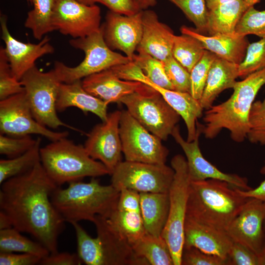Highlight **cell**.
I'll return each instance as SVG.
<instances>
[{"label": "cell", "instance_id": "obj_1", "mask_svg": "<svg viewBox=\"0 0 265 265\" xmlns=\"http://www.w3.org/2000/svg\"><path fill=\"white\" fill-rule=\"evenodd\" d=\"M0 185V212L8 217L12 227L33 237L50 253L58 252V239L65 221L51 200L58 186L41 162Z\"/></svg>", "mask_w": 265, "mask_h": 265}, {"label": "cell", "instance_id": "obj_2", "mask_svg": "<svg viewBox=\"0 0 265 265\" xmlns=\"http://www.w3.org/2000/svg\"><path fill=\"white\" fill-rule=\"evenodd\" d=\"M265 84V69L237 81L228 100L205 111L204 124L201 125L205 137L214 138L223 129H226L236 142H242L247 138L250 111L258 92Z\"/></svg>", "mask_w": 265, "mask_h": 265}, {"label": "cell", "instance_id": "obj_3", "mask_svg": "<svg viewBox=\"0 0 265 265\" xmlns=\"http://www.w3.org/2000/svg\"><path fill=\"white\" fill-rule=\"evenodd\" d=\"M249 199L240 195L237 187L225 181H190L186 217L226 231Z\"/></svg>", "mask_w": 265, "mask_h": 265}, {"label": "cell", "instance_id": "obj_4", "mask_svg": "<svg viewBox=\"0 0 265 265\" xmlns=\"http://www.w3.org/2000/svg\"><path fill=\"white\" fill-rule=\"evenodd\" d=\"M119 194L111 184L101 185L93 177L88 183L79 181L69 183L64 188L57 187L51 200L65 222H93L96 216H105L110 212Z\"/></svg>", "mask_w": 265, "mask_h": 265}, {"label": "cell", "instance_id": "obj_5", "mask_svg": "<svg viewBox=\"0 0 265 265\" xmlns=\"http://www.w3.org/2000/svg\"><path fill=\"white\" fill-rule=\"evenodd\" d=\"M97 237L92 238L78 222L70 224L75 230L77 254L87 265H150L138 256L132 245L114 231L101 215L93 221Z\"/></svg>", "mask_w": 265, "mask_h": 265}, {"label": "cell", "instance_id": "obj_6", "mask_svg": "<svg viewBox=\"0 0 265 265\" xmlns=\"http://www.w3.org/2000/svg\"><path fill=\"white\" fill-rule=\"evenodd\" d=\"M40 156L44 169L58 186L87 177L110 175L103 163L88 155L84 145L67 137L41 147Z\"/></svg>", "mask_w": 265, "mask_h": 265}, {"label": "cell", "instance_id": "obj_7", "mask_svg": "<svg viewBox=\"0 0 265 265\" xmlns=\"http://www.w3.org/2000/svg\"><path fill=\"white\" fill-rule=\"evenodd\" d=\"M69 43L74 48L82 51L85 56L80 63L73 67L55 61L54 70L63 83L81 80L90 75L132 61L127 56L113 51L107 46L101 27L99 31L86 37L71 39Z\"/></svg>", "mask_w": 265, "mask_h": 265}, {"label": "cell", "instance_id": "obj_8", "mask_svg": "<svg viewBox=\"0 0 265 265\" xmlns=\"http://www.w3.org/2000/svg\"><path fill=\"white\" fill-rule=\"evenodd\" d=\"M171 166L174 174L168 191V219L161 236L169 247L174 265H181L190 180L186 159L183 156L178 154L174 156L171 160Z\"/></svg>", "mask_w": 265, "mask_h": 265}, {"label": "cell", "instance_id": "obj_9", "mask_svg": "<svg viewBox=\"0 0 265 265\" xmlns=\"http://www.w3.org/2000/svg\"><path fill=\"white\" fill-rule=\"evenodd\" d=\"M119 103L140 124L161 140H166L180 116L162 96L150 86L122 98Z\"/></svg>", "mask_w": 265, "mask_h": 265}, {"label": "cell", "instance_id": "obj_10", "mask_svg": "<svg viewBox=\"0 0 265 265\" xmlns=\"http://www.w3.org/2000/svg\"><path fill=\"white\" fill-rule=\"evenodd\" d=\"M20 81L33 116L38 122L51 129L64 127L81 132L62 122L57 114L56 103L61 82L54 69L43 72L35 66L23 76Z\"/></svg>", "mask_w": 265, "mask_h": 265}, {"label": "cell", "instance_id": "obj_11", "mask_svg": "<svg viewBox=\"0 0 265 265\" xmlns=\"http://www.w3.org/2000/svg\"><path fill=\"white\" fill-rule=\"evenodd\" d=\"M174 171L165 164L125 160L112 172L111 185L120 191L126 188L143 192H168Z\"/></svg>", "mask_w": 265, "mask_h": 265}, {"label": "cell", "instance_id": "obj_12", "mask_svg": "<svg viewBox=\"0 0 265 265\" xmlns=\"http://www.w3.org/2000/svg\"><path fill=\"white\" fill-rule=\"evenodd\" d=\"M119 132L125 160L165 164L169 151L162 140L144 128L127 110L121 111Z\"/></svg>", "mask_w": 265, "mask_h": 265}, {"label": "cell", "instance_id": "obj_13", "mask_svg": "<svg viewBox=\"0 0 265 265\" xmlns=\"http://www.w3.org/2000/svg\"><path fill=\"white\" fill-rule=\"evenodd\" d=\"M0 132L10 136L34 134L54 141L67 137V131L54 132L38 122L24 92L0 101Z\"/></svg>", "mask_w": 265, "mask_h": 265}, {"label": "cell", "instance_id": "obj_14", "mask_svg": "<svg viewBox=\"0 0 265 265\" xmlns=\"http://www.w3.org/2000/svg\"><path fill=\"white\" fill-rule=\"evenodd\" d=\"M101 9L77 0H56L53 25L55 30L74 39L83 38L101 29Z\"/></svg>", "mask_w": 265, "mask_h": 265}, {"label": "cell", "instance_id": "obj_15", "mask_svg": "<svg viewBox=\"0 0 265 265\" xmlns=\"http://www.w3.org/2000/svg\"><path fill=\"white\" fill-rule=\"evenodd\" d=\"M121 111L108 114L107 119L95 125L87 134L84 147L93 159L103 163L110 175L122 161V144L119 132Z\"/></svg>", "mask_w": 265, "mask_h": 265}, {"label": "cell", "instance_id": "obj_16", "mask_svg": "<svg viewBox=\"0 0 265 265\" xmlns=\"http://www.w3.org/2000/svg\"><path fill=\"white\" fill-rule=\"evenodd\" d=\"M196 126V136L192 141L189 142L183 138L178 125L175 127L171 135L181 146L186 155L190 181L216 179L225 181L240 189L247 190L251 189L252 187L248 186L246 178L223 172L204 157L199 144V138L202 133V125L197 122Z\"/></svg>", "mask_w": 265, "mask_h": 265}, {"label": "cell", "instance_id": "obj_17", "mask_svg": "<svg viewBox=\"0 0 265 265\" xmlns=\"http://www.w3.org/2000/svg\"><path fill=\"white\" fill-rule=\"evenodd\" d=\"M265 202L249 198L226 232L234 241L246 246L258 255L265 245Z\"/></svg>", "mask_w": 265, "mask_h": 265}, {"label": "cell", "instance_id": "obj_18", "mask_svg": "<svg viewBox=\"0 0 265 265\" xmlns=\"http://www.w3.org/2000/svg\"><path fill=\"white\" fill-rule=\"evenodd\" d=\"M102 216L132 246L146 233L140 207L139 193L135 191L121 189L114 207Z\"/></svg>", "mask_w": 265, "mask_h": 265}, {"label": "cell", "instance_id": "obj_19", "mask_svg": "<svg viewBox=\"0 0 265 265\" xmlns=\"http://www.w3.org/2000/svg\"><path fill=\"white\" fill-rule=\"evenodd\" d=\"M1 39L4 42V52L12 75L19 80L42 56L53 53L54 48L50 43L48 36H44L37 44L24 43L15 39L10 34L7 25V18H0Z\"/></svg>", "mask_w": 265, "mask_h": 265}, {"label": "cell", "instance_id": "obj_20", "mask_svg": "<svg viewBox=\"0 0 265 265\" xmlns=\"http://www.w3.org/2000/svg\"><path fill=\"white\" fill-rule=\"evenodd\" d=\"M142 12L125 15L109 11L101 27L107 46L112 50L121 51L132 61L142 37Z\"/></svg>", "mask_w": 265, "mask_h": 265}, {"label": "cell", "instance_id": "obj_21", "mask_svg": "<svg viewBox=\"0 0 265 265\" xmlns=\"http://www.w3.org/2000/svg\"><path fill=\"white\" fill-rule=\"evenodd\" d=\"M142 35L136 52L161 61L171 57L175 35L172 30L160 22L157 14L150 10H142Z\"/></svg>", "mask_w": 265, "mask_h": 265}, {"label": "cell", "instance_id": "obj_22", "mask_svg": "<svg viewBox=\"0 0 265 265\" xmlns=\"http://www.w3.org/2000/svg\"><path fill=\"white\" fill-rule=\"evenodd\" d=\"M81 81L87 92L108 104L119 103L124 97L148 86L139 81L122 80L111 69L86 77Z\"/></svg>", "mask_w": 265, "mask_h": 265}, {"label": "cell", "instance_id": "obj_23", "mask_svg": "<svg viewBox=\"0 0 265 265\" xmlns=\"http://www.w3.org/2000/svg\"><path fill=\"white\" fill-rule=\"evenodd\" d=\"M233 242L226 231L186 217L184 247H194L206 253L228 259V253Z\"/></svg>", "mask_w": 265, "mask_h": 265}, {"label": "cell", "instance_id": "obj_24", "mask_svg": "<svg viewBox=\"0 0 265 265\" xmlns=\"http://www.w3.org/2000/svg\"><path fill=\"white\" fill-rule=\"evenodd\" d=\"M137 80L152 87L162 96L185 121L187 132L186 140L193 141L196 136L197 119L203 114V108L199 101L195 99L190 93L160 87L152 82L142 73L138 76Z\"/></svg>", "mask_w": 265, "mask_h": 265}, {"label": "cell", "instance_id": "obj_25", "mask_svg": "<svg viewBox=\"0 0 265 265\" xmlns=\"http://www.w3.org/2000/svg\"><path fill=\"white\" fill-rule=\"evenodd\" d=\"M182 34H187L197 39L206 50L218 57L239 64L244 59L249 44L246 36L217 33L206 35L198 32L195 28L183 26Z\"/></svg>", "mask_w": 265, "mask_h": 265}, {"label": "cell", "instance_id": "obj_26", "mask_svg": "<svg viewBox=\"0 0 265 265\" xmlns=\"http://www.w3.org/2000/svg\"><path fill=\"white\" fill-rule=\"evenodd\" d=\"M108 105L87 92L82 86L81 80H79L69 83H61L56 108L57 111L61 112L68 107H76L84 113H94L105 122L108 116Z\"/></svg>", "mask_w": 265, "mask_h": 265}, {"label": "cell", "instance_id": "obj_27", "mask_svg": "<svg viewBox=\"0 0 265 265\" xmlns=\"http://www.w3.org/2000/svg\"><path fill=\"white\" fill-rule=\"evenodd\" d=\"M239 64L217 57L210 68L205 86L199 102L203 109L213 105L217 97L224 90L233 88L239 77Z\"/></svg>", "mask_w": 265, "mask_h": 265}, {"label": "cell", "instance_id": "obj_28", "mask_svg": "<svg viewBox=\"0 0 265 265\" xmlns=\"http://www.w3.org/2000/svg\"><path fill=\"white\" fill-rule=\"evenodd\" d=\"M139 201L146 232L155 236H161L168 216V192L139 193Z\"/></svg>", "mask_w": 265, "mask_h": 265}, {"label": "cell", "instance_id": "obj_29", "mask_svg": "<svg viewBox=\"0 0 265 265\" xmlns=\"http://www.w3.org/2000/svg\"><path fill=\"white\" fill-rule=\"evenodd\" d=\"M250 7L243 0H236L208 10L207 32L235 35L236 26Z\"/></svg>", "mask_w": 265, "mask_h": 265}, {"label": "cell", "instance_id": "obj_30", "mask_svg": "<svg viewBox=\"0 0 265 265\" xmlns=\"http://www.w3.org/2000/svg\"><path fill=\"white\" fill-rule=\"evenodd\" d=\"M132 247L134 253L150 265H174L169 247L161 236H155L146 232Z\"/></svg>", "mask_w": 265, "mask_h": 265}, {"label": "cell", "instance_id": "obj_31", "mask_svg": "<svg viewBox=\"0 0 265 265\" xmlns=\"http://www.w3.org/2000/svg\"><path fill=\"white\" fill-rule=\"evenodd\" d=\"M13 227L0 230V252L25 253L42 259L49 255V250L38 241L23 236Z\"/></svg>", "mask_w": 265, "mask_h": 265}, {"label": "cell", "instance_id": "obj_32", "mask_svg": "<svg viewBox=\"0 0 265 265\" xmlns=\"http://www.w3.org/2000/svg\"><path fill=\"white\" fill-rule=\"evenodd\" d=\"M56 0H31L33 9L29 11L25 26L33 37L41 40L47 33L54 30L53 15Z\"/></svg>", "mask_w": 265, "mask_h": 265}, {"label": "cell", "instance_id": "obj_33", "mask_svg": "<svg viewBox=\"0 0 265 265\" xmlns=\"http://www.w3.org/2000/svg\"><path fill=\"white\" fill-rule=\"evenodd\" d=\"M41 142V138L38 137L34 146L24 154L0 160V185L9 179L26 173L40 161Z\"/></svg>", "mask_w": 265, "mask_h": 265}, {"label": "cell", "instance_id": "obj_34", "mask_svg": "<svg viewBox=\"0 0 265 265\" xmlns=\"http://www.w3.org/2000/svg\"><path fill=\"white\" fill-rule=\"evenodd\" d=\"M205 51L197 39L185 34L175 35L172 56L189 73L202 57Z\"/></svg>", "mask_w": 265, "mask_h": 265}, {"label": "cell", "instance_id": "obj_35", "mask_svg": "<svg viewBox=\"0 0 265 265\" xmlns=\"http://www.w3.org/2000/svg\"><path fill=\"white\" fill-rule=\"evenodd\" d=\"M132 61L152 82L160 87L174 90L166 76L162 61L143 53L134 54Z\"/></svg>", "mask_w": 265, "mask_h": 265}, {"label": "cell", "instance_id": "obj_36", "mask_svg": "<svg viewBox=\"0 0 265 265\" xmlns=\"http://www.w3.org/2000/svg\"><path fill=\"white\" fill-rule=\"evenodd\" d=\"M179 8L200 33L207 32L208 9L205 0H169Z\"/></svg>", "mask_w": 265, "mask_h": 265}, {"label": "cell", "instance_id": "obj_37", "mask_svg": "<svg viewBox=\"0 0 265 265\" xmlns=\"http://www.w3.org/2000/svg\"><path fill=\"white\" fill-rule=\"evenodd\" d=\"M235 33L240 36L253 34L265 38V10L260 11L250 6L239 21Z\"/></svg>", "mask_w": 265, "mask_h": 265}, {"label": "cell", "instance_id": "obj_38", "mask_svg": "<svg viewBox=\"0 0 265 265\" xmlns=\"http://www.w3.org/2000/svg\"><path fill=\"white\" fill-rule=\"evenodd\" d=\"M265 69V38L249 44L245 57L239 64V77Z\"/></svg>", "mask_w": 265, "mask_h": 265}, {"label": "cell", "instance_id": "obj_39", "mask_svg": "<svg viewBox=\"0 0 265 265\" xmlns=\"http://www.w3.org/2000/svg\"><path fill=\"white\" fill-rule=\"evenodd\" d=\"M217 57L214 53L206 50L202 57L190 72V93L198 100L202 96L210 68Z\"/></svg>", "mask_w": 265, "mask_h": 265}, {"label": "cell", "instance_id": "obj_40", "mask_svg": "<svg viewBox=\"0 0 265 265\" xmlns=\"http://www.w3.org/2000/svg\"><path fill=\"white\" fill-rule=\"evenodd\" d=\"M249 126L248 140L265 145V98L253 103L249 115Z\"/></svg>", "mask_w": 265, "mask_h": 265}, {"label": "cell", "instance_id": "obj_41", "mask_svg": "<svg viewBox=\"0 0 265 265\" xmlns=\"http://www.w3.org/2000/svg\"><path fill=\"white\" fill-rule=\"evenodd\" d=\"M25 91L20 80L12 74L4 52V47L0 49V101Z\"/></svg>", "mask_w": 265, "mask_h": 265}, {"label": "cell", "instance_id": "obj_42", "mask_svg": "<svg viewBox=\"0 0 265 265\" xmlns=\"http://www.w3.org/2000/svg\"><path fill=\"white\" fill-rule=\"evenodd\" d=\"M162 62L166 76L174 90L190 93V73L173 56Z\"/></svg>", "mask_w": 265, "mask_h": 265}, {"label": "cell", "instance_id": "obj_43", "mask_svg": "<svg viewBox=\"0 0 265 265\" xmlns=\"http://www.w3.org/2000/svg\"><path fill=\"white\" fill-rule=\"evenodd\" d=\"M37 141L30 135L14 137L0 135V154L9 158L20 156L34 146Z\"/></svg>", "mask_w": 265, "mask_h": 265}, {"label": "cell", "instance_id": "obj_44", "mask_svg": "<svg viewBox=\"0 0 265 265\" xmlns=\"http://www.w3.org/2000/svg\"><path fill=\"white\" fill-rule=\"evenodd\" d=\"M181 265H229L228 259L208 254L194 247H184Z\"/></svg>", "mask_w": 265, "mask_h": 265}, {"label": "cell", "instance_id": "obj_45", "mask_svg": "<svg viewBox=\"0 0 265 265\" xmlns=\"http://www.w3.org/2000/svg\"><path fill=\"white\" fill-rule=\"evenodd\" d=\"M228 258L229 265H258L256 253L246 246L234 241Z\"/></svg>", "mask_w": 265, "mask_h": 265}, {"label": "cell", "instance_id": "obj_46", "mask_svg": "<svg viewBox=\"0 0 265 265\" xmlns=\"http://www.w3.org/2000/svg\"><path fill=\"white\" fill-rule=\"evenodd\" d=\"M42 259L38 256L29 253L0 252V265H40Z\"/></svg>", "mask_w": 265, "mask_h": 265}, {"label": "cell", "instance_id": "obj_47", "mask_svg": "<svg viewBox=\"0 0 265 265\" xmlns=\"http://www.w3.org/2000/svg\"><path fill=\"white\" fill-rule=\"evenodd\" d=\"M106 6L112 12L132 15L142 10L135 0H95Z\"/></svg>", "mask_w": 265, "mask_h": 265}, {"label": "cell", "instance_id": "obj_48", "mask_svg": "<svg viewBox=\"0 0 265 265\" xmlns=\"http://www.w3.org/2000/svg\"><path fill=\"white\" fill-rule=\"evenodd\" d=\"M82 263L78 254L68 252L50 253L43 258L41 265H80Z\"/></svg>", "mask_w": 265, "mask_h": 265}, {"label": "cell", "instance_id": "obj_49", "mask_svg": "<svg viewBox=\"0 0 265 265\" xmlns=\"http://www.w3.org/2000/svg\"><path fill=\"white\" fill-rule=\"evenodd\" d=\"M260 173L262 174H265V160L264 165L260 170ZM237 190L243 197L255 198L265 202V180L256 188H251L247 190L237 188Z\"/></svg>", "mask_w": 265, "mask_h": 265}, {"label": "cell", "instance_id": "obj_50", "mask_svg": "<svg viewBox=\"0 0 265 265\" xmlns=\"http://www.w3.org/2000/svg\"><path fill=\"white\" fill-rule=\"evenodd\" d=\"M141 10L147 9L150 7L154 6L157 0H135Z\"/></svg>", "mask_w": 265, "mask_h": 265}, {"label": "cell", "instance_id": "obj_51", "mask_svg": "<svg viewBox=\"0 0 265 265\" xmlns=\"http://www.w3.org/2000/svg\"><path fill=\"white\" fill-rule=\"evenodd\" d=\"M236 0H205L208 10L211 9L219 5Z\"/></svg>", "mask_w": 265, "mask_h": 265}, {"label": "cell", "instance_id": "obj_52", "mask_svg": "<svg viewBox=\"0 0 265 265\" xmlns=\"http://www.w3.org/2000/svg\"><path fill=\"white\" fill-rule=\"evenodd\" d=\"M12 227L8 217L0 212V230Z\"/></svg>", "mask_w": 265, "mask_h": 265}, {"label": "cell", "instance_id": "obj_53", "mask_svg": "<svg viewBox=\"0 0 265 265\" xmlns=\"http://www.w3.org/2000/svg\"><path fill=\"white\" fill-rule=\"evenodd\" d=\"M258 265H265V245L261 253L258 255Z\"/></svg>", "mask_w": 265, "mask_h": 265}, {"label": "cell", "instance_id": "obj_54", "mask_svg": "<svg viewBox=\"0 0 265 265\" xmlns=\"http://www.w3.org/2000/svg\"><path fill=\"white\" fill-rule=\"evenodd\" d=\"M249 6H254L260 2L261 0H243Z\"/></svg>", "mask_w": 265, "mask_h": 265}, {"label": "cell", "instance_id": "obj_55", "mask_svg": "<svg viewBox=\"0 0 265 265\" xmlns=\"http://www.w3.org/2000/svg\"><path fill=\"white\" fill-rule=\"evenodd\" d=\"M78 1L86 5H93L96 2L95 0H77Z\"/></svg>", "mask_w": 265, "mask_h": 265}, {"label": "cell", "instance_id": "obj_56", "mask_svg": "<svg viewBox=\"0 0 265 265\" xmlns=\"http://www.w3.org/2000/svg\"><path fill=\"white\" fill-rule=\"evenodd\" d=\"M264 231H265V220L264 224Z\"/></svg>", "mask_w": 265, "mask_h": 265}, {"label": "cell", "instance_id": "obj_57", "mask_svg": "<svg viewBox=\"0 0 265 265\" xmlns=\"http://www.w3.org/2000/svg\"><path fill=\"white\" fill-rule=\"evenodd\" d=\"M28 2L31 3V0H27Z\"/></svg>", "mask_w": 265, "mask_h": 265}]
</instances>
